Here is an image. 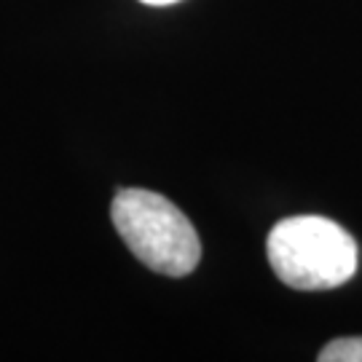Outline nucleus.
Returning a JSON list of instances; mask_svg holds the SVG:
<instances>
[{
	"mask_svg": "<svg viewBox=\"0 0 362 362\" xmlns=\"http://www.w3.org/2000/svg\"><path fill=\"white\" fill-rule=\"evenodd\" d=\"M266 252L274 274L293 290H333L357 274V242L336 220L320 215L279 220Z\"/></svg>",
	"mask_w": 362,
	"mask_h": 362,
	"instance_id": "obj_1",
	"label": "nucleus"
},
{
	"mask_svg": "<svg viewBox=\"0 0 362 362\" xmlns=\"http://www.w3.org/2000/svg\"><path fill=\"white\" fill-rule=\"evenodd\" d=\"M110 218L134 258L158 274L188 276L202 260V242L194 223L167 196L145 188H121Z\"/></svg>",
	"mask_w": 362,
	"mask_h": 362,
	"instance_id": "obj_2",
	"label": "nucleus"
},
{
	"mask_svg": "<svg viewBox=\"0 0 362 362\" xmlns=\"http://www.w3.org/2000/svg\"><path fill=\"white\" fill-rule=\"evenodd\" d=\"M320 362H362V336L336 338L317 354Z\"/></svg>",
	"mask_w": 362,
	"mask_h": 362,
	"instance_id": "obj_3",
	"label": "nucleus"
},
{
	"mask_svg": "<svg viewBox=\"0 0 362 362\" xmlns=\"http://www.w3.org/2000/svg\"><path fill=\"white\" fill-rule=\"evenodd\" d=\"M145 6H172V3H180V0H140Z\"/></svg>",
	"mask_w": 362,
	"mask_h": 362,
	"instance_id": "obj_4",
	"label": "nucleus"
}]
</instances>
